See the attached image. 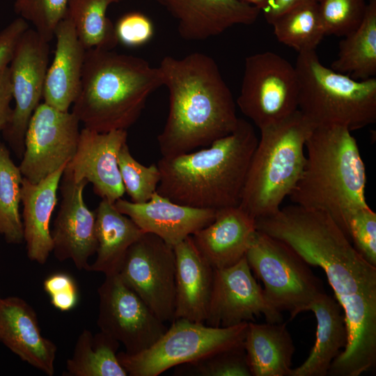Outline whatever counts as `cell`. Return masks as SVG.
I'll return each instance as SVG.
<instances>
[{
  "label": "cell",
  "instance_id": "obj_43",
  "mask_svg": "<svg viewBox=\"0 0 376 376\" xmlns=\"http://www.w3.org/2000/svg\"><path fill=\"white\" fill-rule=\"evenodd\" d=\"M242 1L258 8L262 12L270 0H242Z\"/></svg>",
  "mask_w": 376,
  "mask_h": 376
},
{
  "label": "cell",
  "instance_id": "obj_33",
  "mask_svg": "<svg viewBox=\"0 0 376 376\" xmlns=\"http://www.w3.org/2000/svg\"><path fill=\"white\" fill-rule=\"evenodd\" d=\"M176 367V375L251 376L244 343Z\"/></svg>",
  "mask_w": 376,
  "mask_h": 376
},
{
  "label": "cell",
  "instance_id": "obj_36",
  "mask_svg": "<svg viewBox=\"0 0 376 376\" xmlns=\"http://www.w3.org/2000/svg\"><path fill=\"white\" fill-rule=\"evenodd\" d=\"M70 0H14L15 12L47 42L54 37L58 24L66 17Z\"/></svg>",
  "mask_w": 376,
  "mask_h": 376
},
{
  "label": "cell",
  "instance_id": "obj_19",
  "mask_svg": "<svg viewBox=\"0 0 376 376\" xmlns=\"http://www.w3.org/2000/svg\"><path fill=\"white\" fill-rule=\"evenodd\" d=\"M0 342L23 361L54 375L57 347L42 336L35 310L19 297H0Z\"/></svg>",
  "mask_w": 376,
  "mask_h": 376
},
{
  "label": "cell",
  "instance_id": "obj_27",
  "mask_svg": "<svg viewBox=\"0 0 376 376\" xmlns=\"http://www.w3.org/2000/svg\"><path fill=\"white\" fill-rule=\"evenodd\" d=\"M244 346L251 376H290L295 347L285 323L249 322Z\"/></svg>",
  "mask_w": 376,
  "mask_h": 376
},
{
  "label": "cell",
  "instance_id": "obj_8",
  "mask_svg": "<svg viewBox=\"0 0 376 376\" xmlns=\"http://www.w3.org/2000/svg\"><path fill=\"white\" fill-rule=\"evenodd\" d=\"M245 257L263 283L269 303L277 311H288L290 318L309 311L324 288L309 265L285 242L256 231Z\"/></svg>",
  "mask_w": 376,
  "mask_h": 376
},
{
  "label": "cell",
  "instance_id": "obj_32",
  "mask_svg": "<svg viewBox=\"0 0 376 376\" xmlns=\"http://www.w3.org/2000/svg\"><path fill=\"white\" fill-rule=\"evenodd\" d=\"M23 176L11 159L10 150L0 142V235L11 244L24 242L19 213Z\"/></svg>",
  "mask_w": 376,
  "mask_h": 376
},
{
  "label": "cell",
  "instance_id": "obj_17",
  "mask_svg": "<svg viewBox=\"0 0 376 376\" xmlns=\"http://www.w3.org/2000/svg\"><path fill=\"white\" fill-rule=\"evenodd\" d=\"M127 139V130L97 132L84 127L75 154L64 172L75 181L87 180L96 195L114 203L125 194L118 155Z\"/></svg>",
  "mask_w": 376,
  "mask_h": 376
},
{
  "label": "cell",
  "instance_id": "obj_41",
  "mask_svg": "<svg viewBox=\"0 0 376 376\" xmlns=\"http://www.w3.org/2000/svg\"><path fill=\"white\" fill-rule=\"evenodd\" d=\"M13 90L9 68L0 70V132H2L10 123L13 109L10 107Z\"/></svg>",
  "mask_w": 376,
  "mask_h": 376
},
{
  "label": "cell",
  "instance_id": "obj_22",
  "mask_svg": "<svg viewBox=\"0 0 376 376\" xmlns=\"http://www.w3.org/2000/svg\"><path fill=\"white\" fill-rule=\"evenodd\" d=\"M66 165L38 183H32L24 178L22 181L23 239L28 258L40 265L45 264L52 252L49 224L57 203L59 183Z\"/></svg>",
  "mask_w": 376,
  "mask_h": 376
},
{
  "label": "cell",
  "instance_id": "obj_3",
  "mask_svg": "<svg viewBox=\"0 0 376 376\" xmlns=\"http://www.w3.org/2000/svg\"><path fill=\"white\" fill-rule=\"evenodd\" d=\"M253 126L239 118L236 129L207 148L157 162L156 192L180 205L215 211L238 206L258 144Z\"/></svg>",
  "mask_w": 376,
  "mask_h": 376
},
{
  "label": "cell",
  "instance_id": "obj_14",
  "mask_svg": "<svg viewBox=\"0 0 376 376\" xmlns=\"http://www.w3.org/2000/svg\"><path fill=\"white\" fill-rule=\"evenodd\" d=\"M49 55V42L29 28L20 38L8 65L15 107L2 134L19 159L24 151L29 120L42 98Z\"/></svg>",
  "mask_w": 376,
  "mask_h": 376
},
{
  "label": "cell",
  "instance_id": "obj_25",
  "mask_svg": "<svg viewBox=\"0 0 376 376\" xmlns=\"http://www.w3.org/2000/svg\"><path fill=\"white\" fill-rule=\"evenodd\" d=\"M317 321L316 336L308 358L290 376H327L333 361L347 344L348 335L343 309L336 299L320 293L309 307Z\"/></svg>",
  "mask_w": 376,
  "mask_h": 376
},
{
  "label": "cell",
  "instance_id": "obj_24",
  "mask_svg": "<svg viewBox=\"0 0 376 376\" xmlns=\"http://www.w3.org/2000/svg\"><path fill=\"white\" fill-rule=\"evenodd\" d=\"M54 37V56L47 70L42 99L59 111H68L79 93L86 50L68 17L57 26Z\"/></svg>",
  "mask_w": 376,
  "mask_h": 376
},
{
  "label": "cell",
  "instance_id": "obj_23",
  "mask_svg": "<svg viewBox=\"0 0 376 376\" xmlns=\"http://www.w3.org/2000/svg\"><path fill=\"white\" fill-rule=\"evenodd\" d=\"M175 256V319L204 323L214 268L195 246L191 235L173 247Z\"/></svg>",
  "mask_w": 376,
  "mask_h": 376
},
{
  "label": "cell",
  "instance_id": "obj_26",
  "mask_svg": "<svg viewBox=\"0 0 376 376\" xmlns=\"http://www.w3.org/2000/svg\"><path fill=\"white\" fill-rule=\"evenodd\" d=\"M94 212L97 256L88 271L118 274L129 248L144 232L107 200L102 199Z\"/></svg>",
  "mask_w": 376,
  "mask_h": 376
},
{
  "label": "cell",
  "instance_id": "obj_35",
  "mask_svg": "<svg viewBox=\"0 0 376 376\" xmlns=\"http://www.w3.org/2000/svg\"><path fill=\"white\" fill-rule=\"evenodd\" d=\"M319 12L325 36H345L356 30L365 16V0H321Z\"/></svg>",
  "mask_w": 376,
  "mask_h": 376
},
{
  "label": "cell",
  "instance_id": "obj_16",
  "mask_svg": "<svg viewBox=\"0 0 376 376\" xmlns=\"http://www.w3.org/2000/svg\"><path fill=\"white\" fill-rule=\"evenodd\" d=\"M61 180V201L51 231L52 253L58 260H71L77 269L88 271L97 246L95 214L84 200L88 182L75 181L64 171Z\"/></svg>",
  "mask_w": 376,
  "mask_h": 376
},
{
  "label": "cell",
  "instance_id": "obj_37",
  "mask_svg": "<svg viewBox=\"0 0 376 376\" xmlns=\"http://www.w3.org/2000/svg\"><path fill=\"white\" fill-rule=\"evenodd\" d=\"M348 233L356 251L376 267V213L368 205L352 215Z\"/></svg>",
  "mask_w": 376,
  "mask_h": 376
},
{
  "label": "cell",
  "instance_id": "obj_9",
  "mask_svg": "<svg viewBox=\"0 0 376 376\" xmlns=\"http://www.w3.org/2000/svg\"><path fill=\"white\" fill-rule=\"evenodd\" d=\"M248 322L214 327L175 319L170 328L149 348L134 354L120 352L117 357L128 375L157 376L171 368L244 343Z\"/></svg>",
  "mask_w": 376,
  "mask_h": 376
},
{
  "label": "cell",
  "instance_id": "obj_15",
  "mask_svg": "<svg viewBox=\"0 0 376 376\" xmlns=\"http://www.w3.org/2000/svg\"><path fill=\"white\" fill-rule=\"evenodd\" d=\"M263 315L267 322H283L281 312L267 300L246 257L224 268L214 269L212 288L204 324L228 327L255 320Z\"/></svg>",
  "mask_w": 376,
  "mask_h": 376
},
{
  "label": "cell",
  "instance_id": "obj_38",
  "mask_svg": "<svg viewBox=\"0 0 376 376\" xmlns=\"http://www.w3.org/2000/svg\"><path fill=\"white\" fill-rule=\"evenodd\" d=\"M118 43L138 47L148 42L154 35V26L146 15L130 12L123 15L114 24Z\"/></svg>",
  "mask_w": 376,
  "mask_h": 376
},
{
  "label": "cell",
  "instance_id": "obj_11",
  "mask_svg": "<svg viewBox=\"0 0 376 376\" xmlns=\"http://www.w3.org/2000/svg\"><path fill=\"white\" fill-rule=\"evenodd\" d=\"M122 281L162 322L174 320L175 256L173 247L144 233L129 248L119 273Z\"/></svg>",
  "mask_w": 376,
  "mask_h": 376
},
{
  "label": "cell",
  "instance_id": "obj_21",
  "mask_svg": "<svg viewBox=\"0 0 376 376\" xmlns=\"http://www.w3.org/2000/svg\"><path fill=\"white\" fill-rule=\"evenodd\" d=\"M256 231L255 219L238 205L217 210L214 221L191 237L208 263L221 269L245 256Z\"/></svg>",
  "mask_w": 376,
  "mask_h": 376
},
{
  "label": "cell",
  "instance_id": "obj_18",
  "mask_svg": "<svg viewBox=\"0 0 376 376\" xmlns=\"http://www.w3.org/2000/svg\"><path fill=\"white\" fill-rule=\"evenodd\" d=\"M114 206L144 233L156 235L173 247L212 223L217 214L213 210L178 204L156 191L147 202L134 203L119 198Z\"/></svg>",
  "mask_w": 376,
  "mask_h": 376
},
{
  "label": "cell",
  "instance_id": "obj_13",
  "mask_svg": "<svg viewBox=\"0 0 376 376\" xmlns=\"http://www.w3.org/2000/svg\"><path fill=\"white\" fill-rule=\"evenodd\" d=\"M79 123L72 111L40 103L25 134L24 151L19 165L23 178L38 183L66 165L77 150Z\"/></svg>",
  "mask_w": 376,
  "mask_h": 376
},
{
  "label": "cell",
  "instance_id": "obj_5",
  "mask_svg": "<svg viewBox=\"0 0 376 376\" xmlns=\"http://www.w3.org/2000/svg\"><path fill=\"white\" fill-rule=\"evenodd\" d=\"M305 148L301 176L288 197L293 204L329 213L350 239V219L368 205L365 165L357 141L345 127L319 125Z\"/></svg>",
  "mask_w": 376,
  "mask_h": 376
},
{
  "label": "cell",
  "instance_id": "obj_10",
  "mask_svg": "<svg viewBox=\"0 0 376 376\" xmlns=\"http://www.w3.org/2000/svg\"><path fill=\"white\" fill-rule=\"evenodd\" d=\"M298 98L297 71L285 58L272 52L256 53L245 58L236 103L258 129L296 111Z\"/></svg>",
  "mask_w": 376,
  "mask_h": 376
},
{
  "label": "cell",
  "instance_id": "obj_4",
  "mask_svg": "<svg viewBox=\"0 0 376 376\" xmlns=\"http://www.w3.org/2000/svg\"><path fill=\"white\" fill-rule=\"evenodd\" d=\"M162 86L159 67L143 58L113 49H88L72 112L85 128L97 132L127 130L150 94Z\"/></svg>",
  "mask_w": 376,
  "mask_h": 376
},
{
  "label": "cell",
  "instance_id": "obj_28",
  "mask_svg": "<svg viewBox=\"0 0 376 376\" xmlns=\"http://www.w3.org/2000/svg\"><path fill=\"white\" fill-rule=\"evenodd\" d=\"M331 68L357 80L376 75V0H370L359 26L344 36Z\"/></svg>",
  "mask_w": 376,
  "mask_h": 376
},
{
  "label": "cell",
  "instance_id": "obj_2",
  "mask_svg": "<svg viewBox=\"0 0 376 376\" xmlns=\"http://www.w3.org/2000/svg\"><path fill=\"white\" fill-rule=\"evenodd\" d=\"M158 67L169 95L168 117L157 136L162 157L207 147L236 129V102L212 57L166 56Z\"/></svg>",
  "mask_w": 376,
  "mask_h": 376
},
{
  "label": "cell",
  "instance_id": "obj_7",
  "mask_svg": "<svg viewBox=\"0 0 376 376\" xmlns=\"http://www.w3.org/2000/svg\"><path fill=\"white\" fill-rule=\"evenodd\" d=\"M298 109L315 126L337 125L351 132L376 121V79L357 80L324 66L316 50L298 53Z\"/></svg>",
  "mask_w": 376,
  "mask_h": 376
},
{
  "label": "cell",
  "instance_id": "obj_34",
  "mask_svg": "<svg viewBox=\"0 0 376 376\" xmlns=\"http://www.w3.org/2000/svg\"><path fill=\"white\" fill-rule=\"evenodd\" d=\"M118 165L125 188V192L134 203L148 201L156 191L160 180L157 164L144 166L131 155L127 143L118 155Z\"/></svg>",
  "mask_w": 376,
  "mask_h": 376
},
{
  "label": "cell",
  "instance_id": "obj_29",
  "mask_svg": "<svg viewBox=\"0 0 376 376\" xmlns=\"http://www.w3.org/2000/svg\"><path fill=\"white\" fill-rule=\"evenodd\" d=\"M120 343L100 331L93 334L84 329L79 335L73 353L66 361L65 375L127 376L117 354Z\"/></svg>",
  "mask_w": 376,
  "mask_h": 376
},
{
  "label": "cell",
  "instance_id": "obj_1",
  "mask_svg": "<svg viewBox=\"0 0 376 376\" xmlns=\"http://www.w3.org/2000/svg\"><path fill=\"white\" fill-rule=\"evenodd\" d=\"M258 231L290 246L309 265L321 267L343 309L346 347L328 375L359 376L376 363V267L354 248L325 211L292 204L256 219Z\"/></svg>",
  "mask_w": 376,
  "mask_h": 376
},
{
  "label": "cell",
  "instance_id": "obj_42",
  "mask_svg": "<svg viewBox=\"0 0 376 376\" xmlns=\"http://www.w3.org/2000/svg\"><path fill=\"white\" fill-rule=\"evenodd\" d=\"M321 0H270L262 11L266 21L270 24L283 13L299 4L308 2L319 3Z\"/></svg>",
  "mask_w": 376,
  "mask_h": 376
},
{
  "label": "cell",
  "instance_id": "obj_39",
  "mask_svg": "<svg viewBox=\"0 0 376 376\" xmlns=\"http://www.w3.org/2000/svg\"><path fill=\"white\" fill-rule=\"evenodd\" d=\"M43 288L52 305L66 312L73 309L79 301V291L74 279L68 274L57 272L47 276Z\"/></svg>",
  "mask_w": 376,
  "mask_h": 376
},
{
  "label": "cell",
  "instance_id": "obj_12",
  "mask_svg": "<svg viewBox=\"0 0 376 376\" xmlns=\"http://www.w3.org/2000/svg\"><path fill=\"white\" fill-rule=\"evenodd\" d=\"M97 324L101 331L122 343L130 354L151 347L166 331L144 301L118 274L105 276L97 289Z\"/></svg>",
  "mask_w": 376,
  "mask_h": 376
},
{
  "label": "cell",
  "instance_id": "obj_20",
  "mask_svg": "<svg viewBox=\"0 0 376 376\" xmlns=\"http://www.w3.org/2000/svg\"><path fill=\"white\" fill-rule=\"evenodd\" d=\"M178 22V31L186 40H203L233 26L251 25L260 10L242 0H155Z\"/></svg>",
  "mask_w": 376,
  "mask_h": 376
},
{
  "label": "cell",
  "instance_id": "obj_30",
  "mask_svg": "<svg viewBox=\"0 0 376 376\" xmlns=\"http://www.w3.org/2000/svg\"><path fill=\"white\" fill-rule=\"evenodd\" d=\"M120 0H70L67 15L86 50L113 49L118 44L114 24L107 16L109 6Z\"/></svg>",
  "mask_w": 376,
  "mask_h": 376
},
{
  "label": "cell",
  "instance_id": "obj_6",
  "mask_svg": "<svg viewBox=\"0 0 376 376\" xmlns=\"http://www.w3.org/2000/svg\"><path fill=\"white\" fill-rule=\"evenodd\" d=\"M315 125L299 109L259 129L239 206L255 220L281 208L300 179L305 144Z\"/></svg>",
  "mask_w": 376,
  "mask_h": 376
},
{
  "label": "cell",
  "instance_id": "obj_31",
  "mask_svg": "<svg viewBox=\"0 0 376 376\" xmlns=\"http://www.w3.org/2000/svg\"><path fill=\"white\" fill-rule=\"evenodd\" d=\"M270 24L278 41L298 53L316 50L326 36L317 2L294 6L278 16Z\"/></svg>",
  "mask_w": 376,
  "mask_h": 376
},
{
  "label": "cell",
  "instance_id": "obj_40",
  "mask_svg": "<svg viewBox=\"0 0 376 376\" xmlns=\"http://www.w3.org/2000/svg\"><path fill=\"white\" fill-rule=\"evenodd\" d=\"M28 29V22L19 17L0 31V70L9 65L20 38Z\"/></svg>",
  "mask_w": 376,
  "mask_h": 376
}]
</instances>
